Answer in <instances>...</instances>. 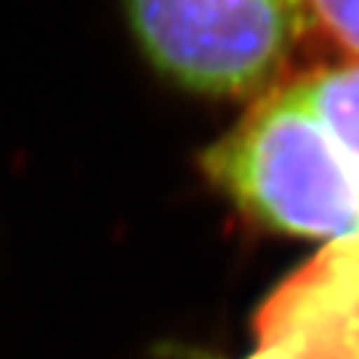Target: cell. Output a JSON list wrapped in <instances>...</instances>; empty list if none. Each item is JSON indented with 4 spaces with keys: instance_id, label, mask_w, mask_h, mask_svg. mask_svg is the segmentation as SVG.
<instances>
[{
    "instance_id": "obj_1",
    "label": "cell",
    "mask_w": 359,
    "mask_h": 359,
    "mask_svg": "<svg viewBox=\"0 0 359 359\" xmlns=\"http://www.w3.org/2000/svg\"><path fill=\"white\" fill-rule=\"evenodd\" d=\"M200 165L261 226L359 245V168L295 83L258 99L203 152Z\"/></svg>"
},
{
    "instance_id": "obj_2",
    "label": "cell",
    "mask_w": 359,
    "mask_h": 359,
    "mask_svg": "<svg viewBox=\"0 0 359 359\" xmlns=\"http://www.w3.org/2000/svg\"><path fill=\"white\" fill-rule=\"evenodd\" d=\"M133 35L160 72L194 93L269 88L311 22L309 0H126Z\"/></svg>"
},
{
    "instance_id": "obj_3",
    "label": "cell",
    "mask_w": 359,
    "mask_h": 359,
    "mask_svg": "<svg viewBox=\"0 0 359 359\" xmlns=\"http://www.w3.org/2000/svg\"><path fill=\"white\" fill-rule=\"evenodd\" d=\"M250 359H359V245H327L258 309Z\"/></svg>"
},
{
    "instance_id": "obj_4",
    "label": "cell",
    "mask_w": 359,
    "mask_h": 359,
    "mask_svg": "<svg viewBox=\"0 0 359 359\" xmlns=\"http://www.w3.org/2000/svg\"><path fill=\"white\" fill-rule=\"evenodd\" d=\"M295 88L359 168V65L304 77Z\"/></svg>"
},
{
    "instance_id": "obj_5",
    "label": "cell",
    "mask_w": 359,
    "mask_h": 359,
    "mask_svg": "<svg viewBox=\"0 0 359 359\" xmlns=\"http://www.w3.org/2000/svg\"><path fill=\"white\" fill-rule=\"evenodd\" d=\"M309 11L327 38L359 56V0H309Z\"/></svg>"
}]
</instances>
